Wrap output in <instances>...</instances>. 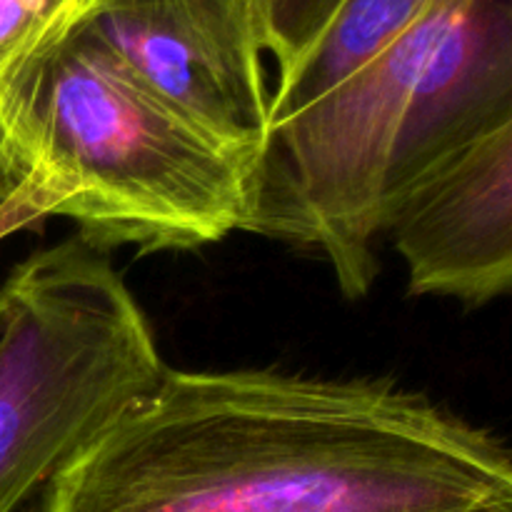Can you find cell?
I'll return each mask as SVG.
<instances>
[{"instance_id":"obj_10","label":"cell","mask_w":512,"mask_h":512,"mask_svg":"<svg viewBox=\"0 0 512 512\" xmlns=\"http://www.w3.org/2000/svg\"><path fill=\"white\" fill-rule=\"evenodd\" d=\"M0 328H3V303H0Z\"/></svg>"},{"instance_id":"obj_6","label":"cell","mask_w":512,"mask_h":512,"mask_svg":"<svg viewBox=\"0 0 512 512\" xmlns=\"http://www.w3.org/2000/svg\"><path fill=\"white\" fill-rule=\"evenodd\" d=\"M413 295L480 308L512 288V120L450 150L385 203Z\"/></svg>"},{"instance_id":"obj_4","label":"cell","mask_w":512,"mask_h":512,"mask_svg":"<svg viewBox=\"0 0 512 512\" xmlns=\"http://www.w3.org/2000/svg\"><path fill=\"white\" fill-rule=\"evenodd\" d=\"M468 3L428 0L353 78L270 125L248 233L318 250L348 300L365 298L378 278L395 145L430 60Z\"/></svg>"},{"instance_id":"obj_7","label":"cell","mask_w":512,"mask_h":512,"mask_svg":"<svg viewBox=\"0 0 512 512\" xmlns=\"http://www.w3.org/2000/svg\"><path fill=\"white\" fill-rule=\"evenodd\" d=\"M428 0H343L300 68L270 90V125L298 113L378 58Z\"/></svg>"},{"instance_id":"obj_8","label":"cell","mask_w":512,"mask_h":512,"mask_svg":"<svg viewBox=\"0 0 512 512\" xmlns=\"http://www.w3.org/2000/svg\"><path fill=\"white\" fill-rule=\"evenodd\" d=\"M343 0H255L265 53L278 65V83H285L313 50Z\"/></svg>"},{"instance_id":"obj_9","label":"cell","mask_w":512,"mask_h":512,"mask_svg":"<svg viewBox=\"0 0 512 512\" xmlns=\"http://www.w3.org/2000/svg\"><path fill=\"white\" fill-rule=\"evenodd\" d=\"M90 5H93V0H63V15H65V28H68V35L83 23Z\"/></svg>"},{"instance_id":"obj_2","label":"cell","mask_w":512,"mask_h":512,"mask_svg":"<svg viewBox=\"0 0 512 512\" xmlns=\"http://www.w3.org/2000/svg\"><path fill=\"white\" fill-rule=\"evenodd\" d=\"M8 165L20 223L73 220L100 253H178L248 233L260 165L205 133L85 25L38 63L15 105Z\"/></svg>"},{"instance_id":"obj_5","label":"cell","mask_w":512,"mask_h":512,"mask_svg":"<svg viewBox=\"0 0 512 512\" xmlns=\"http://www.w3.org/2000/svg\"><path fill=\"white\" fill-rule=\"evenodd\" d=\"M80 25L185 118L263 163L270 88L255 0H93Z\"/></svg>"},{"instance_id":"obj_3","label":"cell","mask_w":512,"mask_h":512,"mask_svg":"<svg viewBox=\"0 0 512 512\" xmlns=\"http://www.w3.org/2000/svg\"><path fill=\"white\" fill-rule=\"evenodd\" d=\"M0 303V512H15L168 365L113 260L78 238L20 260Z\"/></svg>"},{"instance_id":"obj_1","label":"cell","mask_w":512,"mask_h":512,"mask_svg":"<svg viewBox=\"0 0 512 512\" xmlns=\"http://www.w3.org/2000/svg\"><path fill=\"white\" fill-rule=\"evenodd\" d=\"M33 512H512L503 438L393 378L180 370Z\"/></svg>"}]
</instances>
